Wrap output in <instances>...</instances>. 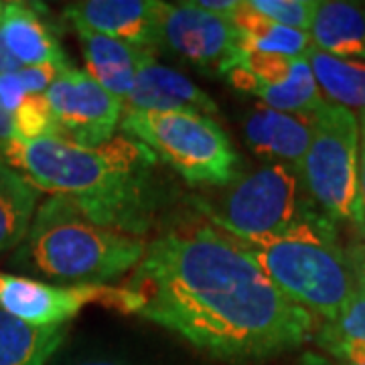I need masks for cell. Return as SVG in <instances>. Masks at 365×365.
Masks as SVG:
<instances>
[{
	"mask_svg": "<svg viewBox=\"0 0 365 365\" xmlns=\"http://www.w3.org/2000/svg\"><path fill=\"white\" fill-rule=\"evenodd\" d=\"M126 287L143 297L140 319L230 364L292 351L314 333L313 314L211 223L158 235Z\"/></svg>",
	"mask_w": 365,
	"mask_h": 365,
	"instance_id": "cell-1",
	"label": "cell"
},
{
	"mask_svg": "<svg viewBox=\"0 0 365 365\" xmlns=\"http://www.w3.org/2000/svg\"><path fill=\"white\" fill-rule=\"evenodd\" d=\"M0 160L19 169L39 191L71 197L96 223L124 234L148 230V175L155 153L130 136H114L98 148H81L57 136L11 140Z\"/></svg>",
	"mask_w": 365,
	"mask_h": 365,
	"instance_id": "cell-2",
	"label": "cell"
},
{
	"mask_svg": "<svg viewBox=\"0 0 365 365\" xmlns=\"http://www.w3.org/2000/svg\"><path fill=\"white\" fill-rule=\"evenodd\" d=\"M143 237L104 227L66 195L43 201L14 264L49 280L106 284L138 266L146 252Z\"/></svg>",
	"mask_w": 365,
	"mask_h": 365,
	"instance_id": "cell-3",
	"label": "cell"
},
{
	"mask_svg": "<svg viewBox=\"0 0 365 365\" xmlns=\"http://www.w3.org/2000/svg\"><path fill=\"white\" fill-rule=\"evenodd\" d=\"M288 299L304 311L333 321L355 292V278L335 235V223L309 209L282 234L235 240Z\"/></svg>",
	"mask_w": 365,
	"mask_h": 365,
	"instance_id": "cell-4",
	"label": "cell"
},
{
	"mask_svg": "<svg viewBox=\"0 0 365 365\" xmlns=\"http://www.w3.org/2000/svg\"><path fill=\"white\" fill-rule=\"evenodd\" d=\"M126 136L148 146L155 157L193 185H230L240 175V157L223 128L191 112H126Z\"/></svg>",
	"mask_w": 365,
	"mask_h": 365,
	"instance_id": "cell-5",
	"label": "cell"
},
{
	"mask_svg": "<svg viewBox=\"0 0 365 365\" xmlns=\"http://www.w3.org/2000/svg\"><path fill=\"white\" fill-rule=\"evenodd\" d=\"M311 144L300 167L309 199L333 223H355L359 170V118L325 102L314 114Z\"/></svg>",
	"mask_w": 365,
	"mask_h": 365,
	"instance_id": "cell-6",
	"label": "cell"
},
{
	"mask_svg": "<svg viewBox=\"0 0 365 365\" xmlns=\"http://www.w3.org/2000/svg\"><path fill=\"white\" fill-rule=\"evenodd\" d=\"M313 205L300 197L299 169L284 163H268L237 175L222 199L215 205H203V211L220 232L246 242L282 234Z\"/></svg>",
	"mask_w": 365,
	"mask_h": 365,
	"instance_id": "cell-7",
	"label": "cell"
},
{
	"mask_svg": "<svg viewBox=\"0 0 365 365\" xmlns=\"http://www.w3.org/2000/svg\"><path fill=\"white\" fill-rule=\"evenodd\" d=\"M86 304H102L122 314H138L144 300L128 287L49 284L29 276L0 272V309L31 325H67Z\"/></svg>",
	"mask_w": 365,
	"mask_h": 365,
	"instance_id": "cell-8",
	"label": "cell"
},
{
	"mask_svg": "<svg viewBox=\"0 0 365 365\" xmlns=\"http://www.w3.org/2000/svg\"><path fill=\"white\" fill-rule=\"evenodd\" d=\"M57 138L98 148L114 138V130L124 112L122 100L104 90L88 71L67 67L45 91Z\"/></svg>",
	"mask_w": 365,
	"mask_h": 365,
	"instance_id": "cell-9",
	"label": "cell"
},
{
	"mask_svg": "<svg viewBox=\"0 0 365 365\" xmlns=\"http://www.w3.org/2000/svg\"><path fill=\"white\" fill-rule=\"evenodd\" d=\"M237 26L215 14L201 11L191 0L163 2L158 19V47L181 55L193 66L225 76L244 57Z\"/></svg>",
	"mask_w": 365,
	"mask_h": 365,
	"instance_id": "cell-10",
	"label": "cell"
},
{
	"mask_svg": "<svg viewBox=\"0 0 365 365\" xmlns=\"http://www.w3.org/2000/svg\"><path fill=\"white\" fill-rule=\"evenodd\" d=\"M160 6L158 0H83L67 4L63 14L73 26L155 51Z\"/></svg>",
	"mask_w": 365,
	"mask_h": 365,
	"instance_id": "cell-11",
	"label": "cell"
},
{
	"mask_svg": "<svg viewBox=\"0 0 365 365\" xmlns=\"http://www.w3.org/2000/svg\"><path fill=\"white\" fill-rule=\"evenodd\" d=\"M126 112H191L217 114L213 98L191 79L169 67L150 61L138 71L130 93L124 98Z\"/></svg>",
	"mask_w": 365,
	"mask_h": 365,
	"instance_id": "cell-12",
	"label": "cell"
},
{
	"mask_svg": "<svg viewBox=\"0 0 365 365\" xmlns=\"http://www.w3.org/2000/svg\"><path fill=\"white\" fill-rule=\"evenodd\" d=\"M246 143L260 158L284 163L294 169L302 167L311 144V114H287L268 106H258L244 122Z\"/></svg>",
	"mask_w": 365,
	"mask_h": 365,
	"instance_id": "cell-13",
	"label": "cell"
},
{
	"mask_svg": "<svg viewBox=\"0 0 365 365\" xmlns=\"http://www.w3.org/2000/svg\"><path fill=\"white\" fill-rule=\"evenodd\" d=\"M78 31L79 45L86 57L88 73L104 90L114 93L124 102L130 93L134 79L146 63L155 61L150 49L134 47L130 43L112 39L108 35L96 33L83 26H73Z\"/></svg>",
	"mask_w": 365,
	"mask_h": 365,
	"instance_id": "cell-14",
	"label": "cell"
},
{
	"mask_svg": "<svg viewBox=\"0 0 365 365\" xmlns=\"http://www.w3.org/2000/svg\"><path fill=\"white\" fill-rule=\"evenodd\" d=\"M0 41L23 67L71 66L51 26L25 2H4Z\"/></svg>",
	"mask_w": 365,
	"mask_h": 365,
	"instance_id": "cell-15",
	"label": "cell"
},
{
	"mask_svg": "<svg viewBox=\"0 0 365 365\" xmlns=\"http://www.w3.org/2000/svg\"><path fill=\"white\" fill-rule=\"evenodd\" d=\"M309 35L319 51L339 59L365 61V2H319Z\"/></svg>",
	"mask_w": 365,
	"mask_h": 365,
	"instance_id": "cell-16",
	"label": "cell"
},
{
	"mask_svg": "<svg viewBox=\"0 0 365 365\" xmlns=\"http://www.w3.org/2000/svg\"><path fill=\"white\" fill-rule=\"evenodd\" d=\"M67 333V325H31L0 309V365H47Z\"/></svg>",
	"mask_w": 365,
	"mask_h": 365,
	"instance_id": "cell-17",
	"label": "cell"
},
{
	"mask_svg": "<svg viewBox=\"0 0 365 365\" xmlns=\"http://www.w3.org/2000/svg\"><path fill=\"white\" fill-rule=\"evenodd\" d=\"M39 193L19 170L0 160V256L25 242L39 207Z\"/></svg>",
	"mask_w": 365,
	"mask_h": 365,
	"instance_id": "cell-18",
	"label": "cell"
},
{
	"mask_svg": "<svg viewBox=\"0 0 365 365\" xmlns=\"http://www.w3.org/2000/svg\"><path fill=\"white\" fill-rule=\"evenodd\" d=\"M232 23L242 33L244 47H252L256 51L297 59V57H304L313 47V39L309 33L274 23L258 11H254L248 0H242Z\"/></svg>",
	"mask_w": 365,
	"mask_h": 365,
	"instance_id": "cell-19",
	"label": "cell"
},
{
	"mask_svg": "<svg viewBox=\"0 0 365 365\" xmlns=\"http://www.w3.org/2000/svg\"><path fill=\"white\" fill-rule=\"evenodd\" d=\"M309 66L321 93L347 110H365V61H349L311 47Z\"/></svg>",
	"mask_w": 365,
	"mask_h": 365,
	"instance_id": "cell-20",
	"label": "cell"
},
{
	"mask_svg": "<svg viewBox=\"0 0 365 365\" xmlns=\"http://www.w3.org/2000/svg\"><path fill=\"white\" fill-rule=\"evenodd\" d=\"M252 93L258 96L264 106L272 110L287 112V114H304V116L314 114L327 102L319 90V83L314 79L307 55L297 57L292 61L290 73L282 83H276V86L256 83Z\"/></svg>",
	"mask_w": 365,
	"mask_h": 365,
	"instance_id": "cell-21",
	"label": "cell"
},
{
	"mask_svg": "<svg viewBox=\"0 0 365 365\" xmlns=\"http://www.w3.org/2000/svg\"><path fill=\"white\" fill-rule=\"evenodd\" d=\"M317 341L345 364H365V290L355 288L341 313L319 329Z\"/></svg>",
	"mask_w": 365,
	"mask_h": 365,
	"instance_id": "cell-22",
	"label": "cell"
},
{
	"mask_svg": "<svg viewBox=\"0 0 365 365\" xmlns=\"http://www.w3.org/2000/svg\"><path fill=\"white\" fill-rule=\"evenodd\" d=\"M13 140H37L57 136V126L45 93H29L21 108L13 114Z\"/></svg>",
	"mask_w": 365,
	"mask_h": 365,
	"instance_id": "cell-23",
	"label": "cell"
},
{
	"mask_svg": "<svg viewBox=\"0 0 365 365\" xmlns=\"http://www.w3.org/2000/svg\"><path fill=\"white\" fill-rule=\"evenodd\" d=\"M254 11L264 14L274 23L309 33L313 25L317 0H248Z\"/></svg>",
	"mask_w": 365,
	"mask_h": 365,
	"instance_id": "cell-24",
	"label": "cell"
},
{
	"mask_svg": "<svg viewBox=\"0 0 365 365\" xmlns=\"http://www.w3.org/2000/svg\"><path fill=\"white\" fill-rule=\"evenodd\" d=\"M292 61L294 59H288V57H282V55H272V53L256 51L252 47H244V57H242V63L248 67L250 73L262 86L282 83L290 73Z\"/></svg>",
	"mask_w": 365,
	"mask_h": 365,
	"instance_id": "cell-25",
	"label": "cell"
},
{
	"mask_svg": "<svg viewBox=\"0 0 365 365\" xmlns=\"http://www.w3.org/2000/svg\"><path fill=\"white\" fill-rule=\"evenodd\" d=\"M71 67V66H69ZM67 69L63 66H37V67H23L19 71V76L23 79L26 93H45L49 90L55 78Z\"/></svg>",
	"mask_w": 365,
	"mask_h": 365,
	"instance_id": "cell-26",
	"label": "cell"
},
{
	"mask_svg": "<svg viewBox=\"0 0 365 365\" xmlns=\"http://www.w3.org/2000/svg\"><path fill=\"white\" fill-rule=\"evenodd\" d=\"M26 96L29 93H26L25 86H23V79L19 76V71L0 76V106L9 114H14L21 108Z\"/></svg>",
	"mask_w": 365,
	"mask_h": 365,
	"instance_id": "cell-27",
	"label": "cell"
},
{
	"mask_svg": "<svg viewBox=\"0 0 365 365\" xmlns=\"http://www.w3.org/2000/svg\"><path fill=\"white\" fill-rule=\"evenodd\" d=\"M355 225L365 235V110L359 114V170H357V211Z\"/></svg>",
	"mask_w": 365,
	"mask_h": 365,
	"instance_id": "cell-28",
	"label": "cell"
},
{
	"mask_svg": "<svg viewBox=\"0 0 365 365\" xmlns=\"http://www.w3.org/2000/svg\"><path fill=\"white\" fill-rule=\"evenodd\" d=\"M191 2L201 11H207V13L227 19V21L234 19V14L237 13V9L242 4V0H191Z\"/></svg>",
	"mask_w": 365,
	"mask_h": 365,
	"instance_id": "cell-29",
	"label": "cell"
},
{
	"mask_svg": "<svg viewBox=\"0 0 365 365\" xmlns=\"http://www.w3.org/2000/svg\"><path fill=\"white\" fill-rule=\"evenodd\" d=\"M347 260L351 266L355 287L359 290H365V244H357L347 252Z\"/></svg>",
	"mask_w": 365,
	"mask_h": 365,
	"instance_id": "cell-30",
	"label": "cell"
},
{
	"mask_svg": "<svg viewBox=\"0 0 365 365\" xmlns=\"http://www.w3.org/2000/svg\"><path fill=\"white\" fill-rule=\"evenodd\" d=\"M13 114H9V112L0 106V150L13 140Z\"/></svg>",
	"mask_w": 365,
	"mask_h": 365,
	"instance_id": "cell-31",
	"label": "cell"
},
{
	"mask_svg": "<svg viewBox=\"0 0 365 365\" xmlns=\"http://www.w3.org/2000/svg\"><path fill=\"white\" fill-rule=\"evenodd\" d=\"M69 365H134L128 361H120V359H83V361H73Z\"/></svg>",
	"mask_w": 365,
	"mask_h": 365,
	"instance_id": "cell-32",
	"label": "cell"
},
{
	"mask_svg": "<svg viewBox=\"0 0 365 365\" xmlns=\"http://www.w3.org/2000/svg\"><path fill=\"white\" fill-rule=\"evenodd\" d=\"M2 11H4V2H0V23H2Z\"/></svg>",
	"mask_w": 365,
	"mask_h": 365,
	"instance_id": "cell-33",
	"label": "cell"
},
{
	"mask_svg": "<svg viewBox=\"0 0 365 365\" xmlns=\"http://www.w3.org/2000/svg\"><path fill=\"white\" fill-rule=\"evenodd\" d=\"M347 365H365V364H347Z\"/></svg>",
	"mask_w": 365,
	"mask_h": 365,
	"instance_id": "cell-34",
	"label": "cell"
}]
</instances>
